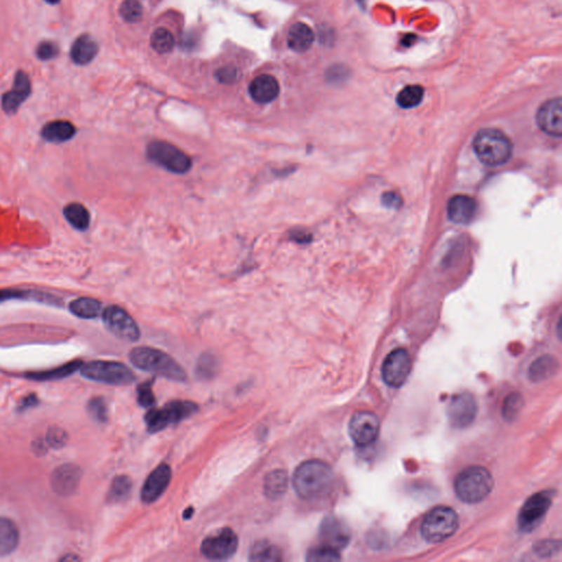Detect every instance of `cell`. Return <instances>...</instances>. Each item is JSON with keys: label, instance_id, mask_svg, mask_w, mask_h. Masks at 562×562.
<instances>
[{"label": "cell", "instance_id": "obj_1", "mask_svg": "<svg viewBox=\"0 0 562 562\" xmlns=\"http://www.w3.org/2000/svg\"><path fill=\"white\" fill-rule=\"evenodd\" d=\"M334 472L324 462L308 460L297 467L293 474V487L305 501L323 499L333 488Z\"/></svg>", "mask_w": 562, "mask_h": 562}, {"label": "cell", "instance_id": "obj_2", "mask_svg": "<svg viewBox=\"0 0 562 562\" xmlns=\"http://www.w3.org/2000/svg\"><path fill=\"white\" fill-rule=\"evenodd\" d=\"M474 151L482 164L497 167L504 165L511 159L513 145L500 130L483 129L474 136Z\"/></svg>", "mask_w": 562, "mask_h": 562}, {"label": "cell", "instance_id": "obj_3", "mask_svg": "<svg viewBox=\"0 0 562 562\" xmlns=\"http://www.w3.org/2000/svg\"><path fill=\"white\" fill-rule=\"evenodd\" d=\"M130 361L135 367L142 370L155 373L175 381H185L186 373L182 366L170 356L156 348L136 347L130 353Z\"/></svg>", "mask_w": 562, "mask_h": 562}, {"label": "cell", "instance_id": "obj_4", "mask_svg": "<svg viewBox=\"0 0 562 562\" xmlns=\"http://www.w3.org/2000/svg\"><path fill=\"white\" fill-rule=\"evenodd\" d=\"M492 489L493 478L483 467H469L460 472L455 480L457 497L469 504L483 501Z\"/></svg>", "mask_w": 562, "mask_h": 562}, {"label": "cell", "instance_id": "obj_5", "mask_svg": "<svg viewBox=\"0 0 562 562\" xmlns=\"http://www.w3.org/2000/svg\"><path fill=\"white\" fill-rule=\"evenodd\" d=\"M458 516L454 509L437 507L431 509L422 523L421 533L424 540L431 544L444 542L456 533Z\"/></svg>", "mask_w": 562, "mask_h": 562}, {"label": "cell", "instance_id": "obj_6", "mask_svg": "<svg viewBox=\"0 0 562 562\" xmlns=\"http://www.w3.org/2000/svg\"><path fill=\"white\" fill-rule=\"evenodd\" d=\"M81 376L96 382L112 386H126L135 380L131 369L116 361H96L81 365Z\"/></svg>", "mask_w": 562, "mask_h": 562}, {"label": "cell", "instance_id": "obj_7", "mask_svg": "<svg viewBox=\"0 0 562 562\" xmlns=\"http://www.w3.org/2000/svg\"><path fill=\"white\" fill-rule=\"evenodd\" d=\"M147 155L153 163L174 174H186L192 169L190 157L174 144L166 141L151 142Z\"/></svg>", "mask_w": 562, "mask_h": 562}, {"label": "cell", "instance_id": "obj_8", "mask_svg": "<svg viewBox=\"0 0 562 562\" xmlns=\"http://www.w3.org/2000/svg\"><path fill=\"white\" fill-rule=\"evenodd\" d=\"M197 404L190 401L169 402L164 408L151 410L145 416L147 429L151 433H157L168 427L172 424L182 422L197 412Z\"/></svg>", "mask_w": 562, "mask_h": 562}, {"label": "cell", "instance_id": "obj_9", "mask_svg": "<svg viewBox=\"0 0 562 562\" xmlns=\"http://www.w3.org/2000/svg\"><path fill=\"white\" fill-rule=\"evenodd\" d=\"M105 326L116 337L128 342H136L141 336L139 326L124 309L110 305L102 312Z\"/></svg>", "mask_w": 562, "mask_h": 562}, {"label": "cell", "instance_id": "obj_10", "mask_svg": "<svg viewBox=\"0 0 562 562\" xmlns=\"http://www.w3.org/2000/svg\"><path fill=\"white\" fill-rule=\"evenodd\" d=\"M552 502V492L542 491L527 500L518 514L519 530L525 533L532 532L538 526Z\"/></svg>", "mask_w": 562, "mask_h": 562}, {"label": "cell", "instance_id": "obj_11", "mask_svg": "<svg viewBox=\"0 0 562 562\" xmlns=\"http://www.w3.org/2000/svg\"><path fill=\"white\" fill-rule=\"evenodd\" d=\"M239 547V538L231 528H223L202 542L201 552L210 560H227Z\"/></svg>", "mask_w": 562, "mask_h": 562}, {"label": "cell", "instance_id": "obj_12", "mask_svg": "<svg viewBox=\"0 0 562 562\" xmlns=\"http://www.w3.org/2000/svg\"><path fill=\"white\" fill-rule=\"evenodd\" d=\"M411 357L403 348H398L387 356L382 365V378L388 386L401 387L411 373Z\"/></svg>", "mask_w": 562, "mask_h": 562}, {"label": "cell", "instance_id": "obj_13", "mask_svg": "<svg viewBox=\"0 0 562 562\" xmlns=\"http://www.w3.org/2000/svg\"><path fill=\"white\" fill-rule=\"evenodd\" d=\"M380 429L378 417L371 412L354 414L349 422V434L357 446L367 447L376 441Z\"/></svg>", "mask_w": 562, "mask_h": 562}, {"label": "cell", "instance_id": "obj_14", "mask_svg": "<svg viewBox=\"0 0 562 562\" xmlns=\"http://www.w3.org/2000/svg\"><path fill=\"white\" fill-rule=\"evenodd\" d=\"M478 406L476 399L468 392L453 396L447 406L449 422L456 429H464L476 419Z\"/></svg>", "mask_w": 562, "mask_h": 562}, {"label": "cell", "instance_id": "obj_15", "mask_svg": "<svg viewBox=\"0 0 562 562\" xmlns=\"http://www.w3.org/2000/svg\"><path fill=\"white\" fill-rule=\"evenodd\" d=\"M540 129L544 133L555 138L562 135V106L561 99H551L544 102L536 114Z\"/></svg>", "mask_w": 562, "mask_h": 562}, {"label": "cell", "instance_id": "obj_16", "mask_svg": "<svg viewBox=\"0 0 562 562\" xmlns=\"http://www.w3.org/2000/svg\"><path fill=\"white\" fill-rule=\"evenodd\" d=\"M320 538L322 544L338 551L349 542L351 536L347 527L342 521L334 516H328L321 524Z\"/></svg>", "mask_w": 562, "mask_h": 562}, {"label": "cell", "instance_id": "obj_17", "mask_svg": "<svg viewBox=\"0 0 562 562\" xmlns=\"http://www.w3.org/2000/svg\"><path fill=\"white\" fill-rule=\"evenodd\" d=\"M172 479V470L167 464H161L149 474L144 482L141 491V499L144 503H153L156 501L168 487Z\"/></svg>", "mask_w": 562, "mask_h": 562}, {"label": "cell", "instance_id": "obj_18", "mask_svg": "<svg viewBox=\"0 0 562 562\" xmlns=\"http://www.w3.org/2000/svg\"><path fill=\"white\" fill-rule=\"evenodd\" d=\"M81 472L75 464H63L54 470L51 478V486L60 495H71L76 491L81 481Z\"/></svg>", "mask_w": 562, "mask_h": 562}, {"label": "cell", "instance_id": "obj_19", "mask_svg": "<svg viewBox=\"0 0 562 562\" xmlns=\"http://www.w3.org/2000/svg\"><path fill=\"white\" fill-rule=\"evenodd\" d=\"M31 93V83L28 75L25 72L19 71L15 74L13 89L5 93L1 99L4 112L8 114H15L19 107L25 102Z\"/></svg>", "mask_w": 562, "mask_h": 562}, {"label": "cell", "instance_id": "obj_20", "mask_svg": "<svg viewBox=\"0 0 562 562\" xmlns=\"http://www.w3.org/2000/svg\"><path fill=\"white\" fill-rule=\"evenodd\" d=\"M478 204L476 200L466 194H457L447 204V215L451 222L468 225L476 217Z\"/></svg>", "mask_w": 562, "mask_h": 562}, {"label": "cell", "instance_id": "obj_21", "mask_svg": "<svg viewBox=\"0 0 562 562\" xmlns=\"http://www.w3.org/2000/svg\"><path fill=\"white\" fill-rule=\"evenodd\" d=\"M248 91L253 100L256 101L257 104H269L279 96V83L274 76L264 74L256 77L250 83Z\"/></svg>", "mask_w": 562, "mask_h": 562}, {"label": "cell", "instance_id": "obj_22", "mask_svg": "<svg viewBox=\"0 0 562 562\" xmlns=\"http://www.w3.org/2000/svg\"><path fill=\"white\" fill-rule=\"evenodd\" d=\"M313 41H314V33L305 23H295L288 32V46L297 53H303L305 51H308L312 46Z\"/></svg>", "mask_w": 562, "mask_h": 562}, {"label": "cell", "instance_id": "obj_23", "mask_svg": "<svg viewBox=\"0 0 562 562\" xmlns=\"http://www.w3.org/2000/svg\"><path fill=\"white\" fill-rule=\"evenodd\" d=\"M19 538L20 535L15 522L7 517H0V557L11 555L18 547Z\"/></svg>", "mask_w": 562, "mask_h": 562}, {"label": "cell", "instance_id": "obj_24", "mask_svg": "<svg viewBox=\"0 0 562 562\" xmlns=\"http://www.w3.org/2000/svg\"><path fill=\"white\" fill-rule=\"evenodd\" d=\"M98 53V44L91 36H81L74 42L71 48V58L74 63L86 65L91 63Z\"/></svg>", "mask_w": 562, "mask_h": 562}, {"label": "cell", "instance_id": "obj_25", "mask_svg": "<svg viewBox=\"0 0 562 562\" xmlns=\"http://www.w3.org/2000/svg\"><path fill=\"white\" fill-rule=\"evenodd\" d=\"M44 139L52 143H62L71 140L76 134L75 126L71 122L58 120L46 124L41 132Z\"/></svg>", "mask_w": 562, "mask_h": 562}, {"label": "cell", "instance_id": "obj_26", "mask_svg": "<svg viewBox=\"0 0 562 562\" xmlns=\"http://www.w3.org/2000/svg\"><path fill=\"white\" fill-rule=\"evenodd\" d=\"M288 488V474L285 470L278 469L269 472L264 481V491L270 500H278L285 495Z\"/></svg>", "mask_w": 562, "mask_h": 562}, {"label": "cell", "instance_id": "obj_27", "mask_svg": "<svg viewBox=\"0 0 562 562\" xmlns=\"http://www.w3.org/2000/svg\"><path fill=\"white\" fill-rule=\"evenodd\" d=\"M250 560L254 562H277L283 560L279 548L267 540H260L253 544Z\"/></svg>", "mask_w": 562, "mask_h": 562}, {"label": "cell", "instance_id": "obj_28", "mask_svg": "<svg viewBox=\"0 0 562 562\" xmlns=\"http://www.w3.org/2000/svg\"><path fill=\"white\" fill-rule=\"evenodd\" d=\"M101 309H102V305H101L100 301L93 299V297H79L69 305V310L74 315L81 319H86V320L99 316Z\"/></svg>", "mask_w": 562, "mask_h": 562}, {"label": "cell", "instance_id": "obj_29", "mask_svg": "<svg viewBox=\"0 0 562 562\" xmlns=\"http://www.w3.org/2000/svg\"><path fill=\"white\" fill-rule=\"evenodd\" d=\"M63 212L64 217L72 227L79 231H86L88 229L91 215H89L88 210L83 207V204L77 203V202L67 204L64 208Z\"/></svg>", "mask_w": 562, "mask_h": 562}, {"label": "cell", "instance_id": "obj_30", "mask_svg": "<svg viewBox=\"0 0 562 562\" xmlns=\"http://www.w3.org/2000/svg\"><path fill=\"white\" fill-rule=\"evenodd\" d=\"M424 89L420 85L404 87L396 96V104L403 109H412L419 106L423 100Z\"/></svg>", "mask_w": 562, "mask_h": 562}, {"label": "cell", "instance_id": "obj_31", "mask_svg": "<svg viewBox=\"0 0 562 562\" xmlns=\"http://www.w3.org/2000/svg\"><path fill=\"white\" fill-rule=\"evenodd\" d=\"M132 492V481L128 476H118L112 481V488L109 490L108 501L112 503H120L126 501Z\"/></svg>", "mask_w": 562, "mask_h": 562}, {"label": "cell", "instance_id": "obj_32", "mask_svg": "<svg viewBox=\"0 0 562 562\" xmlns=\"http://www.w3.org/2000/svg\"><path fill=\"white\" fill-rule=\"evenodd\" d=\"M219 369V359L212 354L206 353L200 357L196 366V376L202 380H210L217 376Z\"/></svg>", "mask_w": 562, "mask_h": 562}, {"label": "cell", "instance_id": "obj_33", "mask_svg": "<svg viewBox=\"0 0 562 562\" xmlns=\"http://www.w3.org/2000/svg\"><path fill=\"white\" fill-rule=\"evenodd\" d=\"M152 48L156 51L157 53H169L175 46V38L170 31L165 28H159L153 32L151 36Z\"/></svg>", "mask_w": 562, "mask_h": 562}, {"label": "cell", "instance_id": "obj_34", "mask_svg": "<svg viewBox=\"0 0 562 562\" xmlns=\"http://www.w3.org/2000/svg\"><path fill=\"white\" fill-rule=\"evenodd\" d=\"M36 299L42 302L51 303V305H55L56 301H60L56 297H51V295H46V293H36V291H22V290H13V289H6V290H0V303L4 301L11 300V299Z\"/></svg>", "mask_w": 562, "mask_h": 562}, {"label": "cell", "instance_id": "obj_35", "mask_svg": "<svg viewBox=\"0 0 562 562\" xmlns=\"http://www.w3.org/2000/svg\"><path fill=\"white\" fill-rule=\"evenodd\" d=\"M81 365L83 363L81 361H74V363L63 366L61 368L54 369L53 371L29 373L27 377L33 380H53V379L65 378V377L71 376L72 373H75L76 370L81 369Z\"/></svg>", "mask_w": 562, "mask_h": 562}, {"label": "cell", "instance_id": "obj_36", "mask_svg": "<svg viewBox=\"0 0 562 562\" xmlns=\"http://www.w3.org/2000/svg\"><path fill=\"white\" fill-rule=\"evenodd\" d=\"M556 361L551 357H542L537 359L533 363L532 368H530V376L533 380L540 381L542 379L547 378L549 375L554 373L555 369Z\"/></svg>", "mask_w": 562, "mask_h": 562}, {"label": "cell", "instance_id": "obj_37", "mask_svg": "<svg viewBox=\"0 0 562 562\" xmlns=\"http://www.w3.org/2000/svg\"><path fill=\"white\" fill-rule=\"evenodd\" d=\"M119 13L128 22H136L142 18L143 7L139 0H124L120 6Z\"/></svg>", "mask_w": 562, "mask_h": 562}, {"label": "cell", "instance_id": "obj_38", "mask_svg": "<svg viewBox=\"0 0 562 562\" xmlns=\"http://www.w3.org/2000/svg\"><path fill=\"white\" fill-rule=\"evenodd\" d=\"M340 559L337 550L321 544L320 547H315L309 550L307 560L312 562L337 561Z\"/></svg>", "mask_w": 562, "mask_h": 562}, {"label": "cell", "instance_id": "obj_39", "mask_svg": "<svg viewBox=\"0 0 562 562\" xmlns=\"http://www.w3.org/2000/svg\"><path fill=\"white\" fill-rule=\"evenodd\" d=\"M88 412L99 423H106L108 420V408L102 398L91 399L88 403Z\"/></svg>", "mask_w": 562, "mask_h": 562}, {"label": "cell", "instance_id": "obj_40", "mask_svg": "<svg viewBox=\"0 0 562 562\" xmlns=\"http://www.w3.org/2000/svg\"><path fill=\"white\" fill-rule=\"evenodd\" d=\"M523 404H524V401H523L521 394H513L507 396V401L503 406V415L505 419L509 421L515 419L518 412L521 411V408H523Z\"/></svg>", "mask_w": 562, "mask_h": 562}, {"label": "cell", "instance_id": "obj_41", "mask_svg": "<svg viewBox=\"0 0 562 562\" xmlns=\"http://www.w3.org/2000/svg\"><path fill=\"white\" fill-rule=\"evenodd\" d=\"M138 402L143 408H151L155 404V396L152 390V382H144L138 388Z\"/></svg>", "mask_w": 562, "mask_h": 562}, {"label": "cell", "instance_id": "obj_42", "mask_svg": "<svg viewBox=\"0 0 562 562\" xmlns=\"http://www.w3.org/2000/svg\"><path fill=\"white\" fill-rule=\"evenodd\" d=\"M58 46L52 44V42H48V41H44L42 44H39L38 48H36V55L42 61L52 60V58L58 55Z\"/></svg>", "mask_w": 562, "mask_h": 562}, {"label": "cell", "instance_id": "obj_43", "mask_svg": "<svg viewBox=\"0 0 562 562\" xmlns=\"http://www.w3.org/2000/svg\"><path fill=\"white\" fill-rule=\"evenodd\" d=\"M46 441H48L51 446L60 448V447L65 445L66 441H67V436H66V433L63 429L53 427V429L48 431Z\"/></svg>", "mask_w": 562, "mask_h": 562}, {"label": "cell", "instance_id": "obj_44", "mask_svg": "<svg viewBox=\"0 0 562 562\" xmlns=\"http://www.w3.org/2000/svg\"><path fill=\"white\" fill-rule=\"evenodd\" d=\"M237 69L232 66L221 68L217 73L218 81L223 83H232L237 79Z\"/></svg>", "mask_w": 562, "mask_h": 562}, {"label": "cell", "instance_id": "obj_45", "mask_svg": "<svg viewBox=\"0 0 562 562\" xmlns=\"http://www.w3.org/2000/svg\"><path fill=\"white\" fill-rule=\"evenodd\" d=\"M289 239L293 242L305 244V243L310 242L311 235L303 231V229H293L289 233Z\"/></svg>", "mask_w": 562, "mask_h": 562}, {"label": "cell", "instance_id": "obj_46", "mask_svg": "<svg viewBox=\"0 0 562 562\" xmlns=\"http://www.w3.org/2000/svg\"><path fill=\"white\" fill-rule=\"evenodd\" d=\"M382 201L387 207H398L401 199L394 192H387L383 194Z\"/></svg>", "mask_w": 562, "mask_h": 562}, {"label": "cell", "instance_id": "obj_47", "mask_svg": "<svg viewBox=\"0 0 562 562\" xmlns=\"http://www.w3.org/2000/svg\"><path fill=\"white\" fill-rule=\"evenodd\" d=\"M38 403V400H36V396L34 394H31V396H27V398L23 399L21 403L19 404V411H25V410H28L30 408L31 406H36Z\"/></svg>", "mask_w": 562, "mask_h": 562}, {"label": "cell", "instance_id": "obj_48", "mask_svg": "<svg viewBox=\"0 0 562 562\" xmlns=\"http://www.w3.org/2000/svg\"><path fill=\"white\" fill-rule=\"evenodd\" d=\"M192 514H194V509H192V507H190V509H187L186 512L184 513L185 519L190 518V517L192 516Z\"/></svg>", "mask_w": 562, "mask_h": 562}, {"label": "cell", "instance_id": "obj_49", "mask_svg": "<svg viewBox=\"0 0 562 562\" xmlns=\"http://www.w3.org/2000/svg\"><path fill=\"white\" fill-rule=\"evenodd\" d=\"M46 1L48 4H58L60 0H46Z\"/></svg>", "mask_w": 562, "mask_h": 562}]
</instances>
